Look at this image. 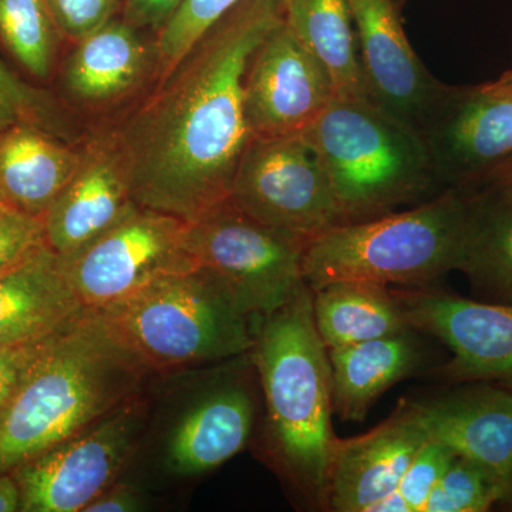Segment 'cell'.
Wrapping results in <instances>:
<instances>
[{
    "label": "cell",
    "mask_w": 512,
    "mask_h": 512,
    "mask_svg": "<svg viewBox=\"0 0 512 512\" xmlns=\"http://www.w3.org/2000/svg\"><path fill=\"white\" fill-rule=\"evenodd\" d=\"M282 19V0H242L111 136L137 205L192 222L228 200L252 137L249 62Z\"/></svg>",
    "instance_id": "cell-1"
},
{
    "label": "cell",
    "mask_w": 512,
    "mask_h": 512,
    "mask_svg": "<svg viewBox=\"0 0 512 512\" xmlns=\"http://www.w3.org/2000/svg\"><path fill=\"white\" fill-rule=\"evenodd\" d=\"M147 375L107 319L84 309L37 359L0 416V473H12L140 396Z\"/></svg>",
    "instance_id": "cell-2"
},
{
    "label": "cell",
    "mask_w": 512,
    "mask_h": 512,
    "mask_svg": "<svg viewBox=\"0 0 512 512\" xmlns=\"http://www.w3.org/2000/svg\"><path fill=\"white\" fill-rule=\"evenodd\" d=\"M251 350L276 456L302 490L325 500L336 436L328 349L316 329L308 285L278 311L262 316Z\"/></svg>",
    "instance_id": "cell-3"
},
{
    "label": "cell",
    "mask_w": 512,
    "mask_h": 512,
    "mask_svg": "<svg viewBox=\"0 0 512 512\" xmlns=\"http://www.w3.org/2000/svg\"><path fill=\"white\" fill-rule=\"evenodd\" d=\"M301 134L325 170L343 224L443 191L420 131L370 99L335 97Z\"/></svg>",
    "instance_id": "cell-4"
},
{
    "label": "cell",
    "mask_w": 512,
    "mask_h": 512,
    "mask_svg": "<svg viewBox=\"0 0 512 512\" xmlns=\"http://www.w3.org/2000/svg\"><path fill=\"white\" fill-rule=\"evenodd\" d=\"M466 201L448 188L406 211L346 222L311 239L303 281L311 291L340 281L426 285L460 269Z\"/></svg>",
    "instance_id": "cell-5"
},
{
    "label": "cell",
    "mask_w": 512,
    "mask_h": 512,
    "mask_svg": "<svg viewBox=\"0 0 512 512\" xmlns=\"http://www.w3.org/2000/svg\"><path fill=\"white\" fill-rule=\"evenodd\" d=\"M101 315L148 372H180L244 355L254 345L251 316L200 266Z\"/></svg>",
    "instance_id": "cell-6"
},
{
    "label": "cell",
    "mask_w": 512,
    "mask_h": 512,
    "mask_svg": "<svg viewBox=\"0 0 512 512\" xmlns=\"http://www.w3.org/2000/svg\"><path fill=\"white\" fill-rule=\"evenodd\" d=\"M187 244L195 264L214 276L248 316L269 315L305 284L306 245L261 224L228 200L188 222Z\"/></svg>",
    "instance_id": "cell-7"
},
{
    "label": "cell",
    "mask_w": 512,
    "mask_h": 512,
    "mask_svg": "<svg viewBox=\"0 0 512 512\" xmlns=\"http://www.w3.org/2000/svg\"><path fill=\"white\" fill-rule=\"evenodd\" d=\"M188 222L134 205L113 227L73 255L64 272L83 308L109 312L167 276L194 268Z\"/></svg>",
    "instance_id": "cell-8"
},
{
    "label": "cell",
    "mask_w": 512,
    "mask_h": 512,
    "mask_svg": "<svg viewBox=\"0 0 512 512\" xmlns=\"http://www.w3.org/2000/svg\"><path fill=\"white\" fill-rule=\"evenodd\" d=\"M228 201L239 211L308 244L343 224L318 156L301 133L252 136Z\"/></svg>",
    "instance_id": "cell-9"
},
{
    "label": "cell",
    "mask_w": 512,
    "mask_h": 512,
    "mask_svg": "<svg viewBox=\"0 0 512 512\" xmlns=\"http://www.w3.org/2000/svg\"><path fill=\"white\" fill-rule=\"evenodd\" d=\"M147 402L137 396L56 447L12 471L20 512H83L119 480L147 427Z\"/></svg>",
    "instance_id": "cell-10"
},
{
    "label": "cell",
    "mask_w": 512,
    "mask_h": 512,
    "mask_svg": "<svg viewBox=\"0 0 512 512\" xmlns=\"http://www.w3.org/2000/svg\"><path fill=\"white\" fill-rule=\"evenodd\" d=\"M441 190H460L512 158V93L443 83L420 128Z\"/></svg>",
    "instance_id": "cell-11"
},
{
    "label": "cell",
    "mask_w": 512,
    "mask_h": 512,
    "mask_svg": "<svg viewBox=\"0 0 512 512\" xmlns=\"http://www.w3.org/2000/svg\"><path fill=\"white\" fill-rule=\"evenodd\" d=\"M335 97L328 73L282 19L255 50L245 76L252 136L302 133Z\"/></svg>",
    "instance_id": "cell-12"
},
{
    "label": "cell",
    "mask_w": 512,
    "mask_h": 512,
    "mask_svg": "<svg viewBox=\"0 0 512 512\" xmlns=\"http://www.w3.org/2000/svg\"><path fill=\"white\" fill-rule=\"evenodd\" d=\"M393 293L410 329L440 339L453 353L444 375L512 379V303L476 302L437 291Z\"/></svg>",
    "instance_id": "cell-13"
},
{
    "label": "cell",
    "mask_w": 512,
    "mask_h": 512,
    "mask_svg": "<svg viewBox=\"0 0 512 512\" xmlns=\"http://www.w3.org/2000/svg\"><path fill=\"white\" fill-rule=\"evenodd\" d=\"M369 99L420 131L443 83L404 30V0H348Z\"/></svg>",
    "instance_id": "cell-14"
},
{
    "label": "cell",
    "mask_w": 512,
    "mask_h": 512,
    "mask_svg": "<svg viewBox=\"0 0 512 512\" xmlns=\"http://www.w3.org/2000/svg\"><path fill=\"white\" fill-rule=\"evenodd\" d=\"M429 439L410 402L362 436L336 437L325 500L335 511L370 512L392 493Z\"/></svg>",
    "instance_id": "cell-15"
},
{
    "label": "cell",
    "mask_w": 512,
    "mask_h": 512,
    "mask_svg": "<svg viewBox=\"0 0 512 512\" xmlns=\"http://www.w3.org/2000/svg\"><path fill=\"white\" fill-rule=\"evenodd\" d=\"M412 403L429 434L512 495V389L476 386Z\"/></svg>",
    "instance_id": "cell-16"
},
{
    "label": "cell",
    "mask_w": 512,
    "mask_h": 512,
    "mask_svg": "<svg viewBox=\"0 0 512 512\" xmlns=\"http://www.w3.org/2000/svg\"><path fill=\"white\" fill-rule=\"evenodd\" d=\"M136 205L130 175L113 137L84 147L79 170L43 220L46 245L67 258L119 222Z\"/></svg>",
    "instance_id": "cell-17"
},
{
    "label": "cell",
    "mask_w": 512,
    "mask_h": 512,
    "mask_svg": "<svg viewBox=\"0 0 512 512\" xmlns=\"http://www.w3.org/2000/svg\"><path fill=\"white\" fill-rule=\"evenodd\" d=\"M458 191L466 201L460 271L485 296L512 303V158Z\"/></svg>",
    "instance_id": "cell-18"
},
{
    "label": "cell",
    "mask_w": 512,
    "mask_h": 512,
    "mask_svg": "<svg viewBox=\"0 0 512 512\" xmlns=\"http://www.w3.org/2000/svg\"><path fill=\"white\" fill-rule=\"evenodd\" d=\"M124 19L110 20L79 42L64 60L62 87L74 103L106 106L138 89L156 64V49Z\"/></svg>",
    "instance_id": "cell-19"
},
{
    "label": "cell",
    "mask_w": 512,
    "mask_h": 512,
    "mask_svg": "<svg viewBox=\"0 0 512 512\" xmlns=\"http://www.w3.org/2000/svg\"><path fill=\"white\" fill-rule=\"evenodd\" d=\"M254 403L244 387L228 384L200 397L168 434L164 461L180 477L201 476L247 446Z\"/></svg>",
    "instance_id": "cell-20"
},
{
    "label": "cell",
    "mask_w": 512,
    "mask_h": 512,
    "mask_svg": "<svg viewBox=\"0 0 512 512\" xmlns=\"http://www.w3.org/2000/svg\"><path fill=\"white\" fill-rule=\"evenodd\" d=\"M74 148L46 128L16 123L0 130V194L12 210L43 218L79 170Z\"/></svg>",
    "instance_id": "cell-21"
},
{
    "label": "cell",
    "mask_w": 512,
    "mask_h": 512,
    "mask_svg": "<svg viewBox=\"0 0 512 512\" xmlns=\"http://www.w3.org/2000/svg\"><path fill=\"white\" fill-rule=\"evenodd\" d=\"M84 309L47 245L0 276V346L42 338Z\"/></svg>",
    "instance_id": "cell-22"
},
{
    "label": "cell",
    "mask_w": 512,
    "mask_h": 512,
    "mask_svg": "<svg viewBox=\"0 0 512 512\" xmlns=\"http://www.w3.org/2000/svg\"><path fill=\"white\" fill-rule=\"evenodd\" d=\"M409 332L328 350L333 413L365 420L373 403L409 375L419 360Z\"/></svg>",
    "instance_id": "cell-23"
},
{
    "label": "cell",
    "mask_w": 512,
    "mask_h": 512,
    "mask_svg": "<svg viewBox=\"0 0 512 512\" xmlns=\"http://www.w3.org/2000/svg\"><path fill=\"white\" fill-rule=\"evenodd\" d=\"M296 39L328 73L339 99H369L348 0H282Z\"/></svg>",
    "instance_id": "cell-24"
},
{
    "label": "cell",
    "mask_w": 512,
    "mask_h": 512,
    "mask_svg": "<svg viewBox=\"0 0 512 512\" xmlns=\"http://www.w3.org/2000/svg\"><path fill=\"white\" fill-rule=\"evenodd\" d=\"M313 318L326 349L409 332L402 306L389 286L332 282L312 291Z\"/></svg>",
    "instance_id": "cell-25"
},
{
    "label": "cell",
    "mask_w": 512,
    "mask_h": 512,
    "mask_svg": "<svg viewBox=\"0 0 512 512\" xmlns=\"http://www.w3.org/2000/svg\"><path fill=\"white\" fill-rule=\"evenodd\" d=\"M0 39L26 72L45 80L63 37L47 0H0Z\"/></svg>",
    "instance_id": "cell-26"
},
{
    "label": "cell",
    "mask_w": 512,
    "mask_h": 512,
    "mask_svg": "<svg viewBox=\"0 0 512 512\" xmlns=\"http://www.w3.org/2000/svg\"><path fill=\"white\" fill-rule=\"evenodd\" d=\"M242 0H183L157 32L156 66L160 77L174 69L192 46Z\"/></svg>",
    "instance_id": "cell-27"
},
{
    "label": "cell",
    "mask_w": 512,
    "mask_h": 512,
    "mask_svg": "<svg viewBox=\"0 0 512 512\" xmlns=\"http://www.w3.org/2000/svg\"><path fill=\"white\" fill-rule=\"evenodd\" d=\"M504 498V491L483 468L456 457L434 485L421 512H483Z\"/></svg>",
    "instance_id": "cell-28"
},
{
    "label": "cell",
    "mask_w": 512,
    "mask_h": 512,
    "mask_svg": "<svg viewBox=\"0 0 512 512\" xmlns=\"http://www.w3.org/2000/svg\"><path fill=\"white\" fill-rule=\"evenodd\" d=\"M16 123H32L67 140L72 128L49 93L30 86L0 59V130Z\"/></svg>",
    "instance_id": "cell-29"
},
{
    "label": "cell",
    "mask_w": 512,
    "mask_h": 512,
    "mask_svg": "<svg viewBox=\"0 0 512 512\" xmlns=\"http://www.w3.org/2000/svg\"><path fill=\"white\" fill-rule=\"evenodd\" d=\"M456 454L429 439L421 447L396 488L370 508V512H421L434 485L453 463Z\"/></svg>",
    "instance_id": "cell-30"
},
{
    "label": "cell",
    "mask_w": 512,
    "mask_h": 512,
    "mask_svg": "<svg viewBox=\"0 0 512 512\" xmlns=\"http://www.w3.org/2000/svg\"><path fill=\"white\" fill-rule=\"evenodd\" d=\"M45 245L42 218L12 208L0 214V276L12 271Z\"/></svg>",
    "instance_id": "cell-31"
},
{
    "label": "cell",
    "mask_w": 512,
    "mask_h": 512,
    "mask_svg": "<svg viewBox=\"0 0 512 512\" xmlns=\"http://www.w3.org/2000/svg\"><path fill=\"white\" fill-rule=\"evenodd\" d=\"M47 5L63 39L76 43L116 19L124 0H47Z\"/></svg>",
    "instance_id": "cell-32"
},
{
    "label": "cell",
    "mask_w": 512,
    "mask_h": 512,
    "mask_svg": "<svg viewBox=\"0 0 512 512\" xmlns=\"http://www.w3.org/2000/svg\"><path fill=\"white\" fill-rule=\"evenodd\" d=\"M66 326L67 323L63 328L42 338L0 346V416L8 409L37 359Z\"/></svg>",
    "instance_id": "cell-33"
},
{
    "label": "cell",
    "mask_w": 512,
    "mask_h": 512,
    "mask_svg": "<svg viewBox=\"0 0 512 512\" xmlns=\"http://www.w3.org/2000/svg\"><path fill=\"white\" fill-rule=\"evenodd\" d=\"M183 0H124L123 19L138 30L158 32Z\"/></svg>",
    "instance_id": "cell-34"
},
{
    "label": "cell",
    "mask_w": 512,
    "mask_h": 512,
    "mask_svg": "<svg viewBox=\"0 0 512 512\" xmlns=\"http://www.w3.org/2000/svg\"><path fill=\"white\" fill-rule=\"evenodd\" d=\"M146 507L144 495L133 485L116 481L87 505L83 512H137Z\"/></svg>",
    "instance_id": "cell-35"
},
{
    "label": "cell",
    "mask_w": 512,
    "mask_h": 512,
    "mask_svg": "<svg viewBox=\"0 0 512 512\" xmlns=\"http://www.w3.org/2000/svg\"><path fill=\"white\" fill-rule=\"evenodd\" d=\"M22 511V494L12 473H0V512Z\"/></svg>",
    "instance_id": "cell-36"
},
{
    "label": "cell",
    "mask_w": 512,
    "mask_h": 512,
    "mask_svg": "<svg viewBox=\"0 0 512 512\" xmlns=\"http://www.w3.org/2000/svg\"><path fill=\"white\" fill-rule=\"evenodd\" d=\"M490 84L494 89L501 90V92L512 93V69L501 74L500 79L494 80Z\"/></svg>",
    "instance_id": "cell-37"
},
{
    "label": "cell",
    "mask_w": 512,
    "mask_h": 512,
    "mask_svg": "<svg viewBox=\"0 0 512 512\" xmlns=\"http://www.w3.org/2000/svg\"><path fill=\"white\" fill-rule=\"evenodd\" d=\"M9 205L6 204L5 198L2 197V194H0V214L2 212H5L6 210H9Z\"/></svg>",
    "instance_id": "cell-38"
}]
</instances>
